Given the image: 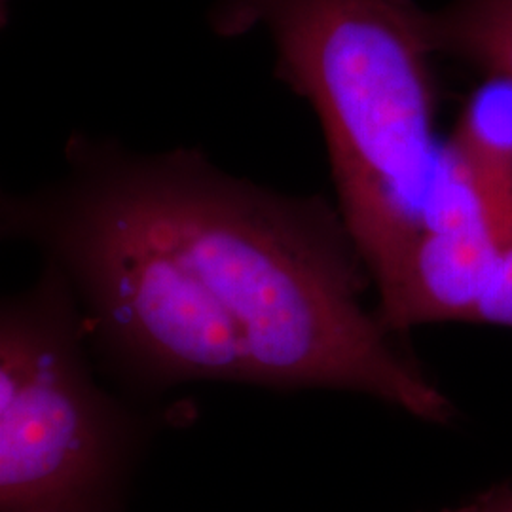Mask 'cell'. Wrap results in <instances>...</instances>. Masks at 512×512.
<instances>
[{"label":"cell","instance_id":"1","mask_svg":"<svg viewBox=\"0 0 512 512\" xmlns=\"http://www.w3.org/2000/svg\"><path fill=\"white\" fill-rule=\"evenodd\" d=\"M0 228L63 274L110 348L160 378L346 389L421 420L454 414L363 308L370 275L321 196L232 175L196 148L73 133L65 171L6 194Z\"/></svg>","mask_w":512,"mask_h":512},{"label":"cell","instance_id":"2","mask_svg":"<svg viewBox=\"0 0 512 512\" xmlns=\"http://www.w3.org/2000/svg\"><path fill=\"white\" fill-rule=\"evenodd\" d=\"M224 38L264 29L275 74L315 110L338 211L376 289L418 239L439 192L437 80L414 0H217Z\"/></svg>","mask_w":512,"mask_h":512},{"label":"cell","instance_id":"3","mask_svg":"<svg viewBox=\"0 0 512 512\" xmlns=\"http://www.w3.org/2000/svg\"><path fill=\"white\" fill-rule=\"evenodd\" d=\"M69 283L46 264L0 323V509L84 499L105 467V431L76 349Z\"/></svg>","mask_w":512,"mask_h":512},{"label":"cell","instance_id":"4","mask_svg":"<svg viewBox=\"0 0 512 512\" xmlns=\"http://www.w3.org/2000/svg\"><path fill=\"white\" fill-rule=\"evenodd\" d=\"M497 255L499 245L469 184L446 156L425 228L397 270L378 287L376 313L393 334L427 323H475Z\"/></svg>","mask_w":512,"mask_h":512},{"label":"cell","instance_id":"5","mask_svg":"<svg viewBox=\"0 0 512 512\" xmlns=\"http://www.w3.org/2000/svg\"><path fill=\"white\" fill-rule=\"evenodd\" d=\"M425 33L433 54L512 82V0H450L440 10H425Z\"/></svg>","mask_w":512,"mask_h":512},{"label":"cell","instance_id":"6","mask_svg":"<svg viewBox=\"0 0 512 512\" xmlns=\"http://www.w3.org/2000/svg\"><path fill=\"white\" fill-rule=\"evenodd\" d=\"M448 147L469 158L512 162V82L488 78L476 90Z\"/></svg>","mask_w":512,"mask_h":512},{"label":"cell","instance_id":"7","mask_svg":"<svg viewBox=\"0 0 512 512\" xmlns=\"http://www.w3.org/2000/svg\"><path fill=\"white\" fill-rule=\"evenodd\" d=\"M475 323L512 329V239L499 243L497 262L478 304Z\"/></svg>","mask_w":512,"mask_h":512},{"label":"cell","instance_id":"8","mask_svg":"<svg viewBox=\"0 0 512 512\" xmlns=\"http://www.w3.org/2000/svg\"><path fill=\"white\" fill-rule=\"evenodd\" d=\"M450 512H512V488L509 484H499L461 509Z\"/></svg>","mask_w":512,"mask_h":512},{"label":"cell","instance_id":"9","mask_svg":"<svg viewBox=\"0 0 512 512\" xmlns=\"http://www.w3.org/2000/svg\"><path fill=\"white\" fill-rule=\"evenodd\" d=\"M82 505H84V499H61V501L40 503L37 507L21 512H82Z\"/></svg>","mask_w":512,"mask_h":512}]
</instances>
